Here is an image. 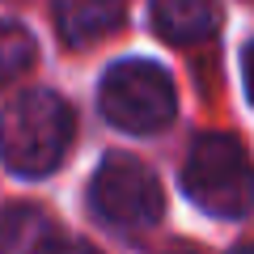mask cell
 Returning <instances> with one entry per match:
<instances>
[{
    "label": "cell",
    "mask_w": 254,
    "mask_h": 254,
    "mask_svg": "<svg viewBox=\"0 0 254 254\" xmlns=\"http://www.w3.org/2000/svg\"><path fill=\"white\" fill-rule=\"evenodd\" d=\"M182 190L199 212L216 220H242L254 212V161L233 136L208 131L182 161Z\"/></svg>",
    "instance_id": "2"
},
{
    "label": "cell",
    "mask_w": 254,
    "mask_h": 254,
    "mask_svg": "<svg viewBox=\"0 0 254 254\" xmlns=\"http://www.w3.org/2000/svg\"><path fill=\"white\" fill-rule=\"evenodd\" d=\"M220 26L216 0H153V30L174 47L212 38Z\"/></svg>",
    "instance_id": "7"
},
{
    "label": "cell",
    "mask_w": 254,
    "mask_h": 254,
    "mask_svg": "<svg viewBox=\"0 0 254 254\" xmlns=\"http://www.w3.org/2000/svg\"><path fill=\"white\" fill-rule=\"evenodd\" d=\"M165 254H190V250H182V246H178V250H165Z\"/></svg>",
    "instance_id": "12"
},
{
    "label": "cell",
    "mask_w": 254,
    "mask_h": 254,
    "mask_svg": "<svg viewBox=\"0 0 254 254\" xmlns=\"http://www.w3.org/2000/svg\"><path fill=\"white\" fill-rule=\"evenodd\" d=\"M64 254H98V250H93V246H68Z\"/></svg>",
    "instance_id": "10"
},
{
    "label": "cell",
    "mask_w": 254,
    "mask_h": 254,
    "mask_svg": "<svg viewBox=\"0 0 254 254\" xmlns=\"http://www.w3.org/2000/svg\"><path fill=\"white\" fill-rule=\"evenodd\" d=\"M76 140V115L60 93L30 89L0 115V161L21 178H43L60 170Z\"/></svg>",
    "instance_id": "1"
},
{
    "label": "cell",
    "mask_w": 254,
    "mask_h": 254,
    "mask_svg": "<svg viewBox=\"0 0 254 254\" xmlns=\"http://www.w3.org/2000/svg\"><path fill=\"white\" fill-rule=\"evenodd\" d=\"M34 68V38L17 21H0V89Z\"/></svg>",
    "instance_id": "8"
},
{
    "label": "cell",
    "mask_w": 254,
    "mask_h": 254,
    "mask_svg": "<svg viewBox=\"0 0 254 254\" xmlns=\"http://www.w3.org/2000/svg\"><path fill=\"white\" fill-rule=\"evenodd\" d=\"M98 106L110 127L131 131V136H153L178 110V93L165 68L148 60H123L102 76Z\"/></svg>",
    "instance_id": "3"
},
{
    "label": "cell",
    "mask_w": 254,
    "mask_h": 254,
    "mask_svg": "<svg viewBox=\"0 0 254 254\" xmlns=\"http://www.w3.org/2000/svg\"><path fill=\"white\" fill-rule=\"evenodd\" d=\"M89 203L102 225L119 229V233H144L165 212L157 174L148 165H140L136 157H106L93 174Z\"/></svg>",
    "instance_id": "4"
},
{
    "label": "cell",
    "mask_w": 254,
    "mask_h": 254,
    "mask_svg": "<svg viewBox=\"0 0 254 254\" xmlns=\"http://www.w3.org/2000/svg\"><path fill=\"white\" fill-rule=\"evenodd\" d=\"M0 254H64V233L38 203H9L0 212Z\"/></svg>",
    "instance_id": "5"
},
{
    "label": "cell",
    "mask_w": 254,
    "mask_h": 254,
    "mask_svg": "<svg viewBox=\"0 0 254 254\" xmlns=\"http://www.w3.org/2000/svg\"><path fill=\"white\" fill-rule=\"evenodd\" d=\"M123 0H55V30L68 47H85L123 26Z\"/></svg>",
    "instance_id": "6"
},
{
    "label": "cell",
    "mask_w": 254,
    "mask_h": 254,
    "mask_svg": "<svg viewBox=\"0 0 254 254\" xmlns=\"http://www.w3.org/2000/svg\"><path fill=\"white\" fill-rule=\"evenodd\" d=\"M242 76H246V93H250V102H254V43L246 47V55H242Z\"/></svg>",
    "instance_id": "9"
},
{
    "label": "cell",
    "mask_w": 254,
    "mask_h": 254,
    "mask_svg": "<svg viewBox=\"0 0 254 254\" xmlns=\"http://www.w3.org/2000/svg\"><path fill=\"white\" fill-rule=\"evenodd\" d=\"M229 254H254V242H246V246H237V250H229Z\"/></svg>",
    "instance_id": "11"
}]
</instances>
